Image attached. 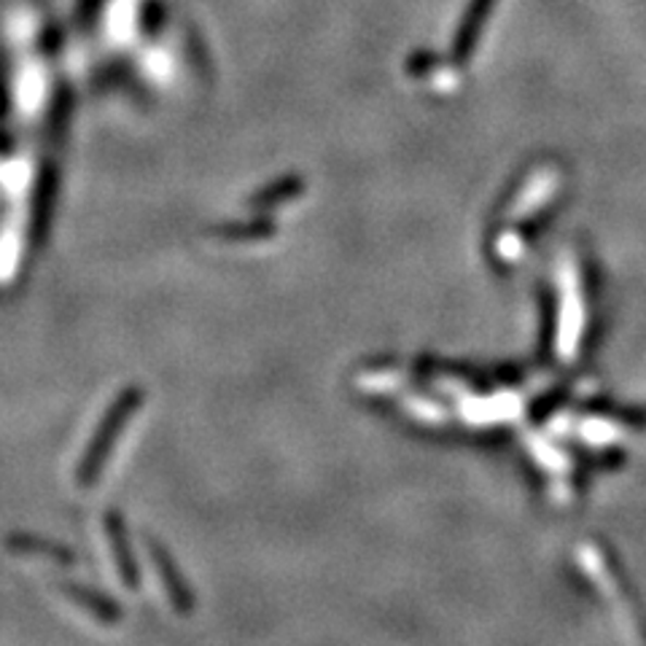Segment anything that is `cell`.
Segmentation results:
<instances>
[{
	"mask_svg": "<svg viewBox=\"0 0 646 646\" xmlns=\"http://www.w3.org/2000/svg\"><path fill=\"white\" fill-rule=\"evenodd\" d=\"M133 410H135V396L129 394V396H124L122 401H119L116 410L111 412V418H108V421L103 423V428H100V436L95 439L92 450H89V458L84 461V467H82V480H92L95 474H98L100 461H103V456L108 450H111L113 439H116V428L122 426L124 418H127Z\"/></svg>",
	"mask_w": 646,
	"mask_h": 646,
	"instance_id": "cell-1",
	"label": "cell"
}]
</instances>
